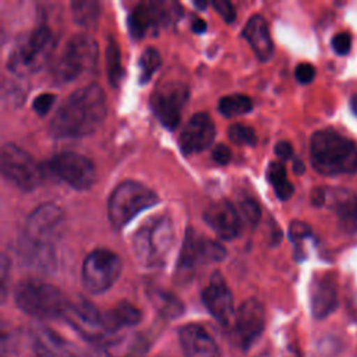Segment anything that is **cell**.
Returning a JSON list of instances; mask_svg holds the SVG:
<instances>
[{
    "instance_id": "15",
    "label": "cell",
    "mask_w": 357,
    "mask_h": 357,
    "mask_svg": "<svg viewBox=\"0 0 357 357\" xmlns=\"http://www.w3.org/2000/svg\"><path fill=\"white\" fill-rule=\"evenodd\" d=\"M202 303L209 314L222 325H229L234 321L233 294L219 272H213L208 284L202 290Z\"/></svg>"
},
{
    "instance_id": "10",
    "label": "cell",
    "mask_w": 357,
    "mask_h": 357,
    "mask_svg": "<svg viewBox=\"0 0 357 357\" xmlns=\"http://www.w3.org/2000/svg\"><path fill=\"white\" fill-rule=\"evenodd\" d=\"M225 257L226 248L220 243L202 237L197 234L194 229L188 227L177 262L178 278L188 279L197 266L211 262H220L225 259Z\"/></svg>"
},
{
    "instance_id": "7",
    "label": "cell",
    "mask_w": 357,
    "mask_h": 357,
    "mask_svg": "<svg viewBox=\"0 0 357 357\" xmlns=\"http://www.w3.org/2000/svg\"><path fill=\"white\" fill-rule=\"evenodd\" d=\"M98 43L88 33L73 35L57 59L53 75L59 82H71L89 73L98 60Z\"/></svg>"
},
{
    "instance_id": "28",
    "label": "cell",
    "mask_w": 357,
    "mask_h": 357,
    "mask_svg": "<svg viewBox=\"0 0 357 357\" xmlns=\"http://www.w3.org/2000/svg\"><path fill=\"white\" fill-rule=\"evenodd\" d=\"M106 70H107V77L110 84L117 88L123 75L121 56H120V49L117 43L110 38L106 46Z\"/></svg>"
},
{
    "instance_id": "17",
    "label": "cell",
    "mask_w": 357,
    "mask_h": 357,
    "mask_svg": "<svg viewBox=\"0 0 357 357\" xmlns=\"http://www.w3.org/2000/svg\"><path fill=\"white\" fill-rule=\"evenodd\" d=\"M234 332L236 337L243 347L252 344L262 333L265 326V310L264 305L255 300L248 298L241 303L234 315Z\"/></svg>"
},
{
    "instance_id": "35",
    "label": "cell",
    "mask_w": 357,
    "mask_h": 357,
    "mask_svg": "<svg viewBox=\"0 0 357 357\" xmlns=\"http://www.w3.org/2000/svg\"><path fill=\"white\" fill-rule=\"evenodd\" d=\"M331 46L333 49V52L339 56H344L350 52V47H351V38L349 33L346 32H340V33H336L332 40H331Z\"/></svg>"
},
{
    "instance_id": "37",
    "label": "cell",
    "mask_w": 357,
    "mask_h": 357,
    "mask_svg": "<svg viewBox=\"0 0 357 357\" xmlns=\"http://www.w3.org/2000/svg\"><path fill=\"white\" fill-rule=\"evenodd\" d=\"M294 75L298 82L308 84L315 77V68L310 63H300V64H297V67L294 70Z\"/></svg>"
},
{
    "instance_id": "2",
    "label": "cell",
    "mask_w": 357,
    "mask_h": 357,
    "mask_svg": "<svg viewBox=\"0 0 357 357\" xmlns=\"http://www.w3.org/2000/svg\"><path fill=\"white\" fill-rule=\"evenodd\" d=\"M64 213L54 202L38 205L26 218L18 238L24 261L38 269L50 271L56 264L54 243L60 236Z\"/></svg>"
},
{
    "instance_id": "11",
    "label": "cell",
    "mask_w": 357,
    "mask_h": 357,
    "mask_svg": "<svg viewBox=\"0 0 357 357\" xmlns=\"http://www.w3.org/2000/svg\"><path fill=\"white\" fill-rule=\"evenodd\" d=\"M1 173L22 191L36 188L43 180L40 165L15 144H6L1 148Z\"/></svg>"
},
{
    "instance_id": "42",
    "label": "cell",
    "mask_w": 357,
    "mask_h": 357,
    "mask_svg": "<svg viewBox=\"0 0 357 357\" xmlns=\"http://www.w3.org/2000/svg\"><path fill=\"white\" fill-rule=\"evenodd\" d=\"M293 170H294V173H297V174H301V173H304V165H303V162H300V160H294V163H293Z\"/></svg>"
},
{
    "instance_id": "4",
    "label": "cell",
    "mask_w": 357,
    "mask_h": 357,
    "mask_svg": "<svg viewBox=\"0 0 357 357\" xmlns=\"http://www.w3.org/2000/svg\"><path fill=\"white\" fill-rule=\"evenodd\" d=\"M174 229L167 213L152 215L134 231L131 245L137 261L144 268L162 266L173 245Z\"/></svg>"
},
{
    "instance_id": "30",
    "label": "cell",
    "mask_w": 357,
    "mask_h": 357,
    "mask_svg": "<svg viewBox=\"0 0 357 357\" xmlns=\"http://www.w3.org/2000/svg\"><path fill=\"white\" fill-rule=\"evenodd\" d=\"M162 60L159 56V52L153 47H146L138 60V67H139V79L141 82H148L153 73L159 68Z\"/></svg>"
},
{
    "instance_id": "19",
    "label": "cell",
    "mask_w": 357,
    "mask_h": 357,
    "mask_svg": "<svg viewBox=\"0 0 357 357\" xmlns=\"http://www.w3.org/2000/svg\"><path fill=\"white\" fill-rule=\"evenodd\" d=\"M66 317L70 324L88 339H102L109 332L103 317H100L98 310L85 300L68 304Z\"/></svg>"
},
{
    "instance_id": "43",
    "label": "cell",
    "mask_w": 357,
    "mask_h": 357,
    "mask_svg": "<svg viewBox=\"0 0 357 357\" xmlns=\"http://www.w3.org/2000/svg\"><path fill=\"white\" fill-rule=\"evenodd\" d=\"M350 109H351V112L357 116V93H354V95L351 96V99H350Z\"/></svg>"
},
{
    "instance_id": "36",
    "label": "cell",
    "mask_w": 357,
    "mask_h": 357,
    "mask_svg": "<svg viewBox=\"0 0 357 357\" xmlns=\"http://www.w3.org/2000/svg\"><path fill=\"white\" fill-rule=\"evenodd\" d=\"M212 6L215 7V10L218 11V14L227 22H233L236 20V10L233 7V4L227 0H213Z\"/></svg>"
},
{
    "instance_id": "6",
    "label": "cell",
    "mask_w": 357,
    "mask_h": 357,
    "mask_svg": "<svg viewBox=\"0 0 357 357\" xmlns=\"http://www.w3.org/2000/svg\"><path fill=\"white\" fill-rule=\"evenodd\" d=\"M15 304L25 314L39 319H54L66 315L68 303L53 284L42 280H22L14 290Z\"/></svg>"
},
{
    "instance_id": "21",
    "label": "cell",
    "mask_w": 357,
    "mask_h": 357,
    "mask_svg": "<svg viewBox=\"0 0 357 357\" xmlns=\"http://www.w3.org/2000/svg\"><path fill=\"white\" fill-rule=\"evenodd\" d=\"M310 305L314 318L322 319L337 307V287L329 275L315 276L310 286Z\"/></svg>"
},
{
    "instance_id": "25",
    "label": "cell",
    "mask_w": 357,
    "mask_h": 357,
    "mask_svg": "<svg viewBox=\"0 0 357 357\" xmlns=\"http://www.w3.org/2000/svg\"><path fill=\"white\" fill-rule=\"evenodd\" d=\"M266 177L269 184L273 187L276 197L282 201H287L293 192L294 187L293 184L287 180V173L286 167L282 162H271L266 170Z\"/></svg>"
},
{
    "instance_id": "20",
    "label": "cell",
    "mask_w": 357,
    "mask_h": 357,
    "mask_svg": "<svg viewBox=\"0 0 357 357\" xmlns=\"http://www.w3.org/2000/svg\"><path fill=\"white\" fill-rule=\"evenodd\" d=\"M178 340L185 357H220L215 339L198 324L183 325L178 331Z\"/></svg>"
},
{
    "instance_id": "1",
    "label": "cell",
    "mask_w": 357,
    "mask_h": 357,
    "mask_svg": "<svg viewBox=\"0 0 357 357\" xmlns=\"http://www.w3.org/2000/svg\"><path fill=\"white\" fill-rule=\"evenodd\" d=\"M106 116V96L100 85L88 84L73 91L57 107L49 124L54 138H79L98 130Z\"/></svg>"
},
{
    "instance_id": "5",
    "label": "cell",
    "mask_w": 357,
    "mask_h": 357,
    "mask_svg": "<svg viewBox=\"0 0 357 357\" xmlns=\"http://www.w3.org/2000/svg\"><path fill=\"white\" fill-rule=\"evenodd\" d=\"M54 45V35L47 26L35 28L13 46L7 59L8 70L17 77L38 73L52 57Z\"/></svg>"
},
{
    "instance_id": "9",
    "label": "cell",
    "mask_w": 357,
    "mask_h": 357,
    "mask_svg": "<svg viewBox=\"0 0 357 357\" xmlns=\"http://www.w3.org/2000/svg\"><path fill=\"white\" fill-rule=\"evenodd\" d=\"M121 268V259L116 252L107 248H95L82 262V284L89 293H103L119 279Z\"/></svg>"
},
{
    "instance_id": "34",
    "label": "cell",
    "mask_w": 357,
    "mask_h": 357,
    "mask_svg": "<svg viewBox=\"0 0 357 357\" xmlns=\"http://www.w3.org/2000/svg\"><path fill=\"white\" fill-rule=\"evenodd\" d=\"M56 100V96L54 93H50V92H42L39 93L38 96H35L33 102H32V107L33 110L39 114V116H45L53 106Z\"/></svg>"
},
{
    "instance_id": "44",
    "label": "cell",
    "mask_w": 357,
    "mask_h": 357,
    "mask_svg": "<svg viewBox=\"0 0 357 357\" xmlns=\"http://www.w3.org/2000/svg\"><path fill=\"white\" fill-rule=\"evenodd\" d=\"M92 357H113V356H110V354H109V353H106V351H99V353L93 354Z\"/></svg>"
},
{
    "instance_id": "27",
    "label": "cell",
    "mask_w": 357,
    "mask_h": 357,
    "mask_svg": "<svg viewBox=\"0 0 357 357\" xmlns=\"http://www.w3.org/2000/svg\"><path fill=\"white\" fill-rule=\"evenodd\" d=\"M71 13L77 24L89 26L96 22L100 14V4L98 1H73Z\"/></svg>"
},
{
    "instance_id": "12",
    "label": "cell",
    "mask_w": 357,
    "mask_h": 357,
    "mask_svg": "<svg viewBox=\"0 0 357 357\" xmlns=\"http://www.w3.org/2000/svg\"><path fill=\"white\" fill-rule=\"evenodd\" d=\"M188 95L190 89L181 81L165 82L151 95L152 110L166 128L174 130L178 126Z\"/></svg>"
},
{
    "instance_id": "14",
    "label": "cell",
    "mask_w": 357,
    "mask_h": 357,
    "mask_svg": "<svg viewBox=\"0 0 357 357\" xmlns=\"http://www.w3.org/2000/svg\"><path fill=\"white\" fill-rule=\"evenodd\" d=\"M178 4L176 3H139L128 15V29L132 38H142L148 29L163 25L170 21L172 15L177 14Z\"/></svg>"
},
{
    "instance_id": "39",
    "label": "cell",
    "mask_w": 357,
    "mask_h": 357,
    "mask_svg": "<svg viewBox=\"0 0 357 357\" xmlns=\"http://www.w3.org/2000/svg\"><path fill=\"white\" fill-rule=\"evenodd\" d=\"M275 155L282 160H287L293 158V146L287 141H279L275 145Z\"/></svg>"
},
{
    "instance_id": "3",
    "label": "cell",
    "mask_w": 357,
    "mask_h": 357,
    "mask_svg": "<svg viewBox=\"0 0 357 357\" xmlns=\"http://www.w3.org/2000/svg\"><path fill=\"white\" fill-rule=\"evenodd\" d=\"M310 159L314 169L325 176L357 172V146L351 139L332 130H321L312 134Z\"/></svg>"
},
{
    "instance_id": "23",
    "label": "cell",
    "mask_w": 357,
    "mask_h": 357,
    "mask_svg": "<svg viewBox=\"0 0 357 357\" xmlns=\"http://www.w3.org/2000/svg\"><path fill=\"white\" fill-rule=\"evenodd\" d=\"M243 36L247 39L259 60L266 61L271 59L273 53V42L268 29V24L262 15L254 14L248 18L243 29Z\"/></svg>"
},
{
    "instance_id": "32",
    "label": "cell",
    "mask_w": 357,
    "mask_h": 357,
    "mask_svg": "<svg viewBox=\"0 0 357 357\" xmlns=\"http://www.w3.org/2000/svg\"><path fill=\"white\" fill-rule=\"evenodd\" d=\"M240 208H241V212L243 215L245 216V219L255 225L258 223V220L261 219V206H259V202L252 198V197H244L240 199Z\"/></svg>"
},
{
    "instance_id": "45",
    "label": "cell",
    "mask_w": 357,
    "mask_h": 357,
    "mask_svg": "<svg viewBox=\"0 0 357 357\" xmlns=\"http://www.w3.org/2000/svg\"><path fill=\"white\" fill-rule=\"evenodd\" d=\"M194 4H195L198 8H205V7H206V3H205V1H201V3H199V1H195Z\"/></svg>"
},
{
    "instance_id": "13",
    "label": "cell",
    "mask_w": 357,
    "mask_h": 357,
    "mask_svg": "<svg viewBox=\"0 0 357 357\" xmlns=\"http://www.w3.org/2000/svg\"><path fill=\"white\" fill-rule=\"evenodd\" d=\"M49 169L75 190H88L96 178V169L91 159L75 152H61L52 158Z\"/></svg>"
},
{
    "instance_id": "40",
    "label": "cell",
    "mask_w": 357,
    "mask_h": 357,
    "mask_svg": "<svg viewBox=\"0 0 357 357\" xmlns=\"http://www.w3.org/2000/svg\"><path fill=\"white\" fill-rule=\"evenodd\" d=\"M326 191L324 188H314L311 192V202L315 206H322L326 202Z\"/></svg>"
},
{
    "instance_id": "18",
    "label": "cell",
    "mask_w": 357,
    "mask_h": 357,
    "mask_svg": "<svg viewBox=\"0 0 357 357\" xmlns=\"http://www.w3.org/2000/svg\"><path fill=\"white\" fill-rule=\"evenodd\" d=\"M204 220L223 240H233L241 231V219L229 201L209 204L204 211Z\"/></svg>"
},
{
    "instance_id": "16",
    "label": "cell",
    "mask_w": 357,
    "mask_h": 357,
    "mask_svg": "<svg viewBox=\"0 0 357 357\" xmlns=\"http://www.w3.org/2000/svg\"><path fill=\"white\" fill-rule=\"evenodd\" d=\"M216 128L206 113H195L184 126L178 137V145L184 155H194L209 148L215 139Z\"/></svg>"
},
{
    "instance_id": "31",
    "label": "cell",
    "mask_w": 357,
    "mask_h": 357,
    "mask_svg": "<svg viewBox=\"0 0 357 357\" xmlns=\"http://www.w3.org/2000/svg\"><path fill=\"white\" fill-rule=\"evenodd\" d=\"M229 138L231 142L237 145H248L254 146L257 144V134L255 131L244 124H231L229 127Z\"/></svg>"
},
{
    "instance_id": "33",
    "label": "cell",
    "mask_w": 357,
    "mask_h": 357,
    "mask_svg": "<svg viewBox=\"0 0 357 357\" xmlns=\"http://www.w3.org/2000/svg\"><path fill=\"white\" fill-rule=\"evenodd\" d=\"M311 236V227L305 222L294 220L289 226V237L294 244H300L304 238Z\"/></svg>"
},
{
    "instance_id": "24",
    "label": "cell",
    "mask_w": 357,
    "mask_h": 357,
    "mask_svg": "<svg viewBox=\"0 0 357 357\" xmlns=\"http://www.w3.org/2000/svg\"><path fill=\"white\" fill-rule=\"evenodd\" d=\"M103 321L107 331L113 332L120 328L137 325L141 321V311L135 305L121 301L105 314Z\"/></svg>"
},
{
    "instance_id": "29",
    "label": "cell",
    "mask_w": 357,
    "mask_h": 357,
    "mask_svg": "<svg viewBox=\"0 0 357 357\" xmlns=\"http://www.w3.org/2000/svg\"><path fill=\"white\" fill-rule=\"evenodd\" d=\"M151 298L155 307L166 317H177L183 311L181 303L170 293H166L162 290H153Z\"/></svg>"
},
{
    "instance_id": "22",
    "label": "cell",
    "mask_w": 357,
    "mask_h": 357,
    "mask_svg": "<svg viewBox=\"0 0 357 357\" xmlns=\"http://www.w3.org/2000/svg\"><path fill=\"white\" fill-rule=\"evenodd\" d=\"M329 206L337 216L339 226L347 234H357V192L337 188L329 194Z\"/></svg>"
},
{
    "instance_id": "8",
    "label": "cell",
    "mask_w": 357,
    "mask_h": 357,
    "mask_svg": "<svg viewBox=\"0 0 357 357\" xmlns=\"http://www.w3.org/2000/svg\"><path fill=\"white\" fill-rule=\"evenodd\" d=\"M158 195L142 183L127 180L119 184L107 202V216L116 229L124 227L141 211L153 206Z\"/></svg>"
},
{
    "instance_id": "26",
    "label": "cell",
    "mask_w": 357,
    "mask_h": 357,
    "mask_svg": "<svg viewBox=\"0 0 357 357\" xmlns=\"http://www.w3.org/2000/svg\"><path fill=\"white\" fill-rule=\"evenodd\" d=\"M218 109L223 116L234 117L248 113L252 109V100L244 93H230L220 98Z\"/></svg>"
},
{
    "instance_id": "41",
    "label": "cell",
    "mask_w": 357,
    "mask_h": 357,
    "mask_svg": "<svg viewBox=\"0 0 357 357\" xmlns=\"http://www.w3.org/2000/svg\"><path fill=\"white\" fill-rule=\"evenodd\" d=\"M191 29L195 33H204L206 31V22L204 20H201V18H194L192 24H191Z\"/></svg>"
},
{
    "instance_id": "46",
    "label": "cell",
    "mask_w": 357,
    "mask_h": 357,
    "mask_svg": "<svg viewBox=\"0 0 357 357\" xmlns=\"http://www.w3.org/2000/svg\"><path fill=\"white\" fill-rule=\"evenodd\" d=\"M35 357H42V356H35Z\"/></svg>"
},
{
    "instance_id": "38",
    "label": "cell",
    "mask_w": 357,
    "mask_h": 357,
    "mask_svg": "<svg viewBox=\"0 0 357 357\" xmlns=\"http://www.w3.org/2000/svg\"><path fill=\"white\" fill-rule=\"evenodd\" d=\"M212 158L218 165H227L231 160V151L225 144H216L212 149Z\"/></svg>"
}]
</instances>
